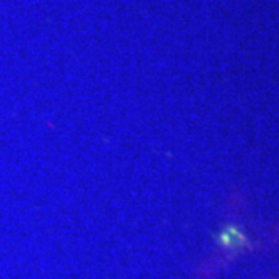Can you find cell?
<instances>
[{
  "instance_id": "1",
  "label": "cell",
  "mask_w": 279,
  "mask_h": 279,
  "mask_svg": "<svg viewBox=\"0 0 279 279\" xmlns=\"http://www.w3.org/2000/svg\"><path fill=\"white\" fill-rule=\"evenodd\" d=\"M220 242L225 247H238L242 244V234L233 228H228L220 234Z\"/></svg>"
}]
</instances>
